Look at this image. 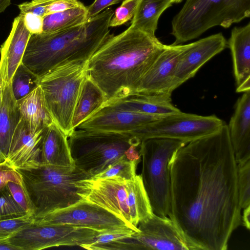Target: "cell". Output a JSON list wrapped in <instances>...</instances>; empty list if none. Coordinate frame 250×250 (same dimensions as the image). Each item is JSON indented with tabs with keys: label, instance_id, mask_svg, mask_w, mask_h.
I'll return each instance as SVG.
<instances>
[{
	"label": "cell",
	"instance_id": "3957f363",
	"mask_svg": "<svg viewBox=\"0 0 250 250\" xmlns=\"http://www.w3.org/2000/svg\"><path fill=\"white\" fill-rule=\"evenodd\" d=\"M114 14L107 8L79 25L50 33H31L21 62L41 78L58 66L87 62L109 35Z\"/></svg>",
	"mask_w": 250,
	"mask_h": 250
},
{
	"label": "cell",
	"instance_id": "e575fe53",
	"mask_svg": "<svg viewBox=\"0 0 250 250\" xmlns=\"http://www.w3.org/2000/svg\"><path fill=\"white\" fill-rule=\"evenodd\" d=\"M139 0H124L114 12L109 27L123 25L132 20Z\"/></svg>",
	"mask_w": 250,
	"mask_h": 250
},
{
	"label": "cell",
	"instance_id": "ba28073f",
	"mask_svg": "<svg viewBox=\"0 0 250 250\" xmlns=\"http://www.w3.org/2000/svg\"><path fill=\"white\" fill-rule=\"evenodd\" d=\"M187 143L174 139L152 138L140 144L141 175L155 214L168 216L170 194L168 163L174 152Z\"/></svg>",
	"mask_w": 250,
	"mask_h": 250
},
{
	"label": "cell",
	"instance_id": "f1b7e54d",
	"mask_svg": "<svg viewBox=\"0 0 250 250\" xmlns=\"http://www.w3.org/2000/svg\"><path fill=\"white\" fill-rule=\"evenodd\" d=\"M40 78L22 62L17 67L10 82L13 94L18 101L39 86Z\"/></svg>",
	"mask_w": 250,
	"mask_h": 250
},
{
	"label": "cell",
	"instance_id": "f35d334b",
	"mask_svg": "<svg viewBox=\"0 0 250 250\" xmlns=\"http://www.w3.org/2000/svg\"><path fill=\"white\" fill-rule=\"evenodd\" d=\"M23 14L25 25L31 33L42 32V18L31 13Z\"/></svg>",
	"mask_w": 250,
	"mask_h": 250
},
{
	"label": "cell",
	"instance_id": "b9f144b4",
	"mask_svg": "<svg viewBox=\"0 0 250 250\" xmlns=\"http://www.w3.org/2000/svg\"><path fill=\"white\" fill-rule=\"evenodd\" d=\"M7 238H0V250H18L8 242Z\"/></svg>",
	"mask_w": 250,
	"mask_h": 250
},
{
	"label": "cell",
	"instance_id": "603a6c76",
	"mask_svg": "<svg viewBox=\"0 0 250 250\" xmlns=\"http://www.w3.org/2000/svg\"><path fill=\"white\" fill-rule=\"evenodd\" d=\"M21 117L10 83H4L0 106V161L7 159L12 138Z\"/></svg>",
	"mask_w": 250,
	"mask_h": 250
},
{
	"label": "cell",
	"instance_id": "4fadbf2b",
	"mask_svg": "<svg viewBox=\"0 0 250 250\" xmlns=\"http://www.w3.org/2000/svg\"><path fill=\"white\" fill-rule=\"evenodd\" d=\"M187 46L166 45L142 77L135 92L171 98L175 69L179 58Z\"/></svg>",
	"mask_w": 250,
	"mask_h": 250
},
{
	"label": "cell",
	"instance_id": "60d3db41",
	"mask_svg": "<svg viewBox=\"0 0 250 250\" xmlns=\"http://www.w3.org/2000/svg\"><path fill=\"white\" fill-rule=\"evenodd\" d=\"M250 205L244 208V210L241 217V225L244 226L248 230H249L250 229Z\"/></svg>",
	"mask_w": 250,
	"mask_h": 250
},
{
	"label": "cell",
	"instance_id": "cb8c5ba5",
	"mask_svg": "<svg viewBox=\"0 0 250 250\" xmlns=\"http://www.w3.org/2000/svg\"><path fill=\"white\" fill-rule=\"evenodd\" d=\"M21 119L34 131L42 130L54 122L39 85L25 97L17 101Z\"/></svg>",
	"mask_w": 250,
	"mask_h": 250
},
{
	"label": "cell",
	"instance_id": "44dd1931",
	"mask_svg": "<svg viewBox=\"0 0 250 250\" xmlns=\"http://www.w3.org/2000/svg\"><path fill=\"white\" fill-rule=\"evenodd\" d=\"M104 104L157 116H164L181 112L172 104L171 98L150 96L138 92L113 99L106 102Z\"/></svg>",
	"mask_w": 250,
	"mask_h": 250
},
{
	"label": "cell",
	"instance_id": "d6986e66",
	"mask_svg": "<svg viewBox=\"0 0 250 250\" xmlns=\"http://www.w3.org/2000/svg\"><path fill=\"white\" fill-rule=\"evenodd\" d=\"M228 128L237 164L250 159V90L237 100Z\"/></svg>",
	"mask_w": 250,
	"mask_h": 250
},
{
	"label": "cell",
	"instance_id": "83f0119b",
	"mask_svg": "<svg viewBox=\"0 0 250 250\" xmlns=\"http://www.w3.org/2000/svg\"><path fill=\"white\" fill-rule=\"evenodd\" d=\"M87 15V7L84 4L47 15L43 18L42 33H53L79 25L88 20Z\"/></svg>",
	"mask_w": 250,
	"mask_h": 250
},
{
	"label": "cell",
	"instance_id": "4dcf8cb0",
	"mask_svg": "<svg viewBox=\"0 0 250 250\" xmlns=\"http://www.w3.org/2000/svg\"><path fill=\"white\" fill-rule=\"evenodd\" d=\"M140 160H122L110 166L103 172L91 177L94 179L120 177L127 180H132L136 174V168Z\"/></svg>",
	"mask_w": 250,
	"mask_h": 250
},
{
	"label": "cell",
	"instance_id": "9a60e30c",
	"mask_svg": "<svg viewBox=\"0 0 250 250\" xmlns=\"http://www.w3.org/2000/svg\"><path fill=\"white\" fill-rule=\"evenodd\" d=\"M163 116L140 113L103 104L76 129L132 134Z\"/></svg>",
	"mask_w": 250,
	"mask_h": 250
},
{
	"label": "cell",
	"instance_id": "277c9868",
	"mask_svg": "<svg viewBox=\"0 0 250 250\" xmlns=\"http://www.w3.org/2000/svg\"><path fill=\"white\" fill-rule=\"evenodd\" d=\"M34 207L32 218L63 208L82 200L76 183L90 178L76 167L41 164L30 169H16Z\"/></svg>",
	"mask_w": 250,
	"mask_h": 250
},
{
	"label": "cell",
	"instance_id": "ffe728a7",
	"mask_svg": "<svg viewBox=\"0 0 250 250\" xmlns=\"http://www.w3.org/2000/svg\"><path fill=\"white\" fill-rule=\"evenodd\" d=\"M231 50L236 92L250 90V23L235 27L228 41Z\"/></svg>",
	"mask_w": 250,
	"mask_h": 250
},
{
	"label": "cell",
	"instance_id": "ee69618b",
	"mask_svg": "<svg viewBox=\"0 0 250 250\" xmlns=\"http://www.w3.org/2000/svg\"><path fill=\"white\" fill-rule=\"evenodd\" d=\"M4 85V83L0 78V106L1 105V104L2 103V100Z\"/></svg>",
	"mask_w": 250,
	"mask_h": 250
},
{
	"label": "cell",
	"instance_id": "d4e9b609",
	"mask_svg": "<svg viewBox=\"0 0 250 250\" xmlns=\"http://www.w3.org/2000/svg\"><path fill=\"white\" fill-rule=\"evenodd\" d=\"M105 102V97L103 91L87 74L73 112L72 129H76L79 125L101 107Z\"/></svg>",
	"mask_w": 250,
	"mask_h": 250
},
{
	"label": "cell",
	"instance_id": "8fae6325",
	"mask_svg": "<svg viewBox=\"0 0 250 250\" xmlns=\"http://www.w3.org/2000/svg\"><path fill=\"white\" fill-rule=\"evenodd\" d=\"M37 225L68 224L87 227L100 231L129 227L137 232L124 220L95 204L81 200L66 208L55 210L41 216L33 218Z\"/></svg>",
	"mask_w": 250,
	"mask_h": 250
},
{
	"label": "cell",
	"instance_id": "2e32d148",
	"mask_svg": "<svg viewBox=\"0 0 250 250\" xmlns=\"http://www.w3.org/2000/svg\"><path fill=\"white\" fill-rule=\"evenodd\" d=\"M227 44V42L222 33L188 44L175 69L172 90L192 78L206 62L224 50Z\"/></svg>",
	"mask_w": 250,
	"mask_h": 250
},
{
	"label": "cell",
	"instance_id": "8992f818",
	"mask_svg": "<svg viewBox=\"0 0 250 250\" xmlns=\"http://www.w3.org/2000/svg\"><path fill=\"white\" fill-rule=\"evenodd\" d=\"M67 140L75 167L90 178L114 164L127 160L125 151L141 143L128 133L80 129H75Z\"/></svg>",
	"mask_w": 250,
	"mask_h": 250
},
{
	"label": "cell",
	"instance_id": "5b68a950",
	"mask_svg": "<svg viewBox=\"0 0 250 250\" xmlns=\"http://www.w3.org/2000/svg\"><path fill=\"white\" fill-rule=\"evenodd\" d=\"M250 16V0H187L171 21L172 45L197 38L210 28L229 27Z\"/></svg>",
	"mask_w": 250,
	"mask_h": 250
},
{
	"label": "cell",
	"instance_id": "836d02e7",
	"mask_svg": "<svg viewBox=\"0 0 250 250\" xmlns=\"http://www.w3.org/2000/svg\"><path fill=\"white\" fill-rule=\"evenodd\" d=\"M6 187L14 200L32 218L34 215L35 209L24 184L21 185L10 181Z\"/></svg>",
	"mask_w": 250,
	"mask_h": 250
},
{
	"label": "cell",
	"instance_id": "ac0fdd59",
	"mask_svg": "<svg viewBox=\"0 0 250 250\" xmlns=\"http://www.w3.org/2000/svg\"><path fill=\"white\" fill-rule=\"evenodd\" d=\"M31 32L26 27L24 15L20 13L12 23L10 32L0 47V78L10 83L22 62Z\"/></svg>",
	"mask_w": 250,
	"mask_h": 250
},
{
	"label": "cell",
	"instance_id": "484cf974",
	"mask_svg": "<svg viewBox=\"0 0 250 250\" xmlns=\"http://www.w3.org/2000/svg\"><path fill=\"white\" fill-rule=\"evenodd\" d=\"M172 3L171 0H139L130 25L150 36H155L159 18Z\"/></svg>",
	"mask_w": 250,
	"mask_h": 250
},
{
	"label": "cell",
	"instance_id": "30bf717a",
	"mask_svg": "<svg viewBox=\"0 0 250 250\" xmlns=\"http://www.w3.org/2000/svg\"><path fill=\"white\" fill-rule=\"evenodd\" d=\"M225 122L215 115L179 113L164 116L130 135L141 142L152 138H167L187 143L211 134Z\"/></svg>",
	"mask_w": 250,
	"mask_h": 250
},
{
	"label": "cell",
	"instance_id": "7a4b0ae2",
	"mask_svg": "<svg viewBox=\"0 0 250 250\" xmlns=\"http://www.w3.org/2000/svg\"><path fill=\"white\" fill-rule=\"evenodd\" d=\"M165 46L156 36L130 25L118 35L109 34L87 62V74L106 102L133 93Z\"/></svg>",
	"mask_w": 250,
	"mask_h": 250
},
{
	"label": "cell",
	"instance_id": "f546056e",
	"mask_svg": "<svg viewBox=\"0 0 250 250\" xmlns=\"http://www.w3.org/2000/svg\"><path fill=\"white\" fill-rule=\"evenodd\" d=\"M29 4L32 11L42 18L83 5L79 0H31Z\"/></svg>",
	"mask_w": 250,
	"mask_h": 250
},
{
	"label": "cell",
	"instance_id": "7c38bea8",
	"mask_svg": "<svg viewBox=\"0 0 250 250\" xmlns=\"http://www.w3.org/2000/svg\"><path fill=\"white\" fill-rule=\"evenodd\" d=\"M120 177L78 181L77 193L82 200L95 204L122 218L130 226L127 182Z\"/></svg>",
	"mask_w": 250,
	"mask_h": 250
},
{
	"label": "cell",
	"instance_id": "74e56055",
	"mask_svg": "<svg viewBox=\"0 0 250 250\" xmlns=\"http://www.w3.org/2000/svg\"><path fill=\"white\" fill-rule=\"evenodd\" d=\"M123 0H95L87 7V19L92 18L99 14L107 7L120 2Z\"/></svg>",
	"mask_w": 250,
	"mask_h": 250
},
{
	"label": "cell",
	"instance_id": "9c48e42d",
	"mask_svg": "<svg viewBox=\"0 0 250 250\" xmlns=\"http://www.w3.org/2000/svg\"><path fill=\"white\" fill-rule=\"evenodd\" d=\"M105 231H107L68 224L37 225L32 222L7 240L19 250H39L89 244L98 235Z\"/></svg>",
	"mask_w": 250,
	"mask_h": 250
},
{
	"label": "cell",
	"instance_id": "e0dca14e",
	"mask_svg": "<svg viewBox=\"0 0 250 250\" xmlns=\"http://www.w3.org/2000/svg\"><path fill=\"white\" fill-rule=\"evenodd\" d=\"M44 129L34 131L20 119L14 131L7 160L15 169H30L42 164V140Z\"/></svg>",
	"mask_w": 250,
	"mask_h": 250
},
{
	"label": "cell",
	"instance_id": "5bb4252c",
	"mask_svg": "<svg viewBox=\"0 0 250 250\" xmlns=\"http://www.w3.org/2000/svg\"><path fill=\"white\" fill-rule=\"evenodd\" d=\"M139 232L133 235L139 250H189L179 229L168 216L154 213L138 226Z\"/></svg>",
	"mask_w": 250,
	"mask_h": 250
},
{
	"label": "cell",
	"instance_id": "7402d4cb",
	"mask_svg": "<svg viewBox=\"0 0 250 250\" xmlns=\"http://www.w3.org/2000/svg\"><path fill=\"white\" fill-rule=\"evenodd\" d=\"M42 164L72 167H75L67 137L54 123L44 128L42 140Z\"/></svg>",
	"mask_w": 250,
	"mask_h": 250
},
{
	"label": "cell",
	"instance_id": "ab89813d",
	"mask_svg": "<svg viewBox=\"0 0 250 250\" xmlns=\"http://www.w3.org/2000/svg\"><path fill=\"white\" fill-rule=\"evenodd\" d=\"M140 145H133L131 146L125 152V155L128 160H140L141 155L139 150L137 148Z\"/></svg>",
	"mask_w": 250,
	"mask_h": 250
},
{
	"label": "cell",
	"instance_id": "7bdbcfd3",
	"mask_svg": "<svg viewBox=\"0 0 250 250\" xmlns=\"http://www.w3.org/2000/svg\"><path fill=\"white\" fill-rule=\"evenodd\" d=\"M11 0H0V13L3 12L11 4Z\"/></svg>",
	"mask_w": 250,
	"mask_h": 250
},
{
	"label": "cell",
	"instance_id": "8d00e7d4",
	"mask_svg": "<svg viewBox=\"0 0 250 250\" xmlns=\"http://www.w3.org/2000/svg\"><path fill=\"white\" fill-rule=\"evenodd\" d=\"M23 184L21 174L7 160L0 162V190L10 182Z\"/></svg>",
	"mask_w": 250,
	"mask_h": 250
},
{
	"label": "cell",
	"instance_id": "d6a6232c",
	"mask_svg": "<svg viewBox=\"0 0 250 250\" xmlns=\"http://www.w3.org/2000/svg\"><path fill=\"white\" fill-rule=\"evenodd\" d=\"M26 215H29L14 200L7 187L0 190V220Z\"/></svg>",
	"mask_w": 250,
	"mask_h": 250
},
{
	"label": "cell",
	"instance_id": "f6af8a7d",
	"mask_svg": "<svg viewBox=\"0 0 250 250\" xmlns=\"http://www.w3.org/2000/svg\"><path fill=\"white\" fill-rule=\"evenodd\" d=\"M183 0H171L172 2L173 3H179L181 2Z\"/></svg>",
	"mask_w": 250,
	"mask_h": 250
},
{
	"label": "cell",
	"instance_id": "1f68e13d",
	"mask_svg": "<svg viewBox=\"0 0 250 250\" xmlns=\"http://www.w3.org/2000/svg\"><path fill=\"white\" fill-rule=\"evenodd\" d=\"M237 165V185L241 208L250 205V159Z\"/></svg>",
	"mask_w": 250,
	"mask_h": 250
},
{
	"label": "cell",
	"instance_id": "d590c367",
	"mask_svg": "<svg viewBox=\"0 0 250 250\" xmlns=\"http://www.w3.org/2000/svg\"><path fill=\"white\" fill-rule=\"evenodd\" d=\"M33 219L29 215L0 220V238H7L30 225Z\"/></svg>",
	"mask_w": 250,
	"mask_h": 250
},
{
	"label": "cell",
	"instance_id": "6da1fadb",
	"mask_svg": "<svg viewBox=\"0 0 250 250\" xmlns=\"http://www.w3.org/2000/svg\"><path fill=\"white\" fill-rule=\"evenodd\" d=\"M170 207L189 250H226L241 223L237 165L225 123L187 143L168 163Z\"/></svg>",
	"mask_w": 250,
	"mask_h": 250
},
{
	"label": "cell",
	"instance_id": "4316f807",
	"mask_svg": "<svg viewBox=\"0 0 250 250\" xmlns=\"http://www.w3.org/2000/svg\"><path fill=\"white\" fill-rule=\"evenodd\" d=\"M129 215L131 224L138 225L150 218L154 213L142 176L136 174L127 182Z\"/></svg>",
	"mask_w": 250,
	"mask_h": 250
},
{
	"label": "cell",
	"instance_id": "52a82bcc",
	"mask_svg": "<svg viewBox=\"0 0 250 250\" xmlns=\"http://www.w3.org/2000/svg\"><path fill=\"white\" fill-rule=\"evenodd\" d=\"M87 62L62 63L40 78L47 108L54 122L68 137L74 131L73 114L83 83Z\"/></svg>",
	"mask_w": 250,
	"mask_h": 250
}]
</instances>
